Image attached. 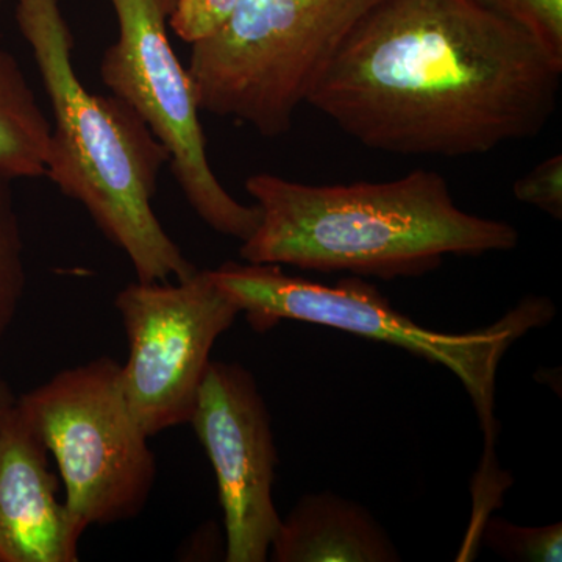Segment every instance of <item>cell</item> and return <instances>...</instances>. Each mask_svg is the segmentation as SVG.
Instances as JSON below:
<instances>
[{"instance_id": "5bb4252c", "label": "cell", "mask_w": 562, "mask_h": 562, "mask_svg": "<svg viewBox=\"0 0 562 562\" xmlns=\"http://www.w3.org/2000/svg\"><path fill=\"white\" fill-rule=\"evenodd\" d=\"M480 538L492 552L509 561L560 562L562 560V525L517 527L502 517H487Z\"/></svg>"}, {"instance_id": "9a60e30c", "label": "cell", "mask_w": 562, "mask_h": 562, "mask_svg": "<svg viewBox=\"0 0 562 562\" xmlns=\"http://www.w3.org/2000/svg\"><path fill=\"white\" fill-rule=\"evenodd\" d=\"M519 25L554 61L562 65V0H480Z\"/></svg>"}, {"instance_id": "ac0fdd59", "label": "cell", "mask_w": 562, "mask_h": 562, "mask_svg": "<svg viewBox=\"0 0 562 562\" xmlns=\"http://www.w3.org/2000/svg\"><path fill=\"white\" fill-rule=\"evenodd\" d=\"M14 405H16V401H14L13 394H11L9 384L0 375V425H2L7 414L11 412Z\"/></svg>"}, {"instance_id": "8992f818", "label": "cell", "mask_w": 562, "mask_h": 562, "mask_svg": "<svg viewBox=\"0 0 562 562\" xmlns=\"http://www.w3.org/2000/svg\"><path fill=\"white\" fill-rule=\"evenodd\" d=\"M16 405L54 454L81 531L143 512L157 464L122 390L121 364L102 357L66 369Z\"/></svg>"}, {"instance_id": "7c38bea8", "label": "cell", "mask_w": 562, "mask_h": 562, "mask_svg": "<svg viewBox=\"0 0 562 562\" xmlns=\"http://www.w3.org/2000/svg\"><path fill=\"white\" fill-rule=\"evenodd\" d=\"M52 124L36 101L20 61L0 46V176H46Z\"/></svg>"}, {"instance_id": "d6986e66", "label": "cell", "mask_w": 562, "mask_h": 562, "mask_svg": "<svg viewBox=\"0 0 562 562\" xmlns=\"http://www.w3.org/2000/svg\"><path fill=\"white\" fill-rule=\"evenodd\" d=\"M2 2H3V0H0V3H2Z\"/></svg>"}, {"instance_id": "52a82bcc", "label": "cell", "mask_w": 562, "mask_h": 562, "mask_svg": "<svg viewBox=\"0 0 562 562\" xmlns=\"http://www.w3.org/2000/svg\"><path fill=\"white\" fill-rule=\"evenodd\" d=\"M110 3L120 36L103 52V83L168 149L173 177L198 216L214 232L247 241L260 224L261 211L236 201L211 169L194 87L168 36L176 0Z\"/></svg>"}, {"instance_id": "277c9868", "label": "cell", "mask_w": 562, "mask_h": 562, "mask_svg": "<svg viewBox=\"0 0 562 562\" xmlns=\"http://www.w3.org/2000/svg\"><path fill=\"white\" fill-rule=\"evenodd\" d=\"M211 276L246 314L255 331H268L280 321L325 325L412 351L452 371L472 398L484 435L482 469L475 494L498 495L508 487L495 460L498 422L495 384L498 366L514 342L553 319L550 299L527 295L501 321L469 333H441L420 327L398 313L373 284L346 279L335 286L288 276L276 265L228 261Z\"/></svg>"}, {"instance_id": "2e32d148", "label": "cell", "mask_w": 562, "mask_h": 562, "mask_svg": "<svg viewBox=\"0 0 562 562\" xmlns=\"http://www.w3.org/2000/svg\"><path fill=\"white\" fill-rule=\"evenodd\" d=\"M238 0H176L169 25L181 41L198 44L225 27Z\"/></svg>"}, {"instance_id": "4fadbf2b", "label": "cell", "mask_w": 562, "mask_h": 562, "mask_svg": "<svg viewBox=\"0 0 562 562\" xmlns=\"http://www.w3.org/2000/svg\"><path fill=\"white\" fill-rule=\"evenodd\" d=\"M9 177L0 176V339L10 327L25 288L24 246Z\"/></svg>"}, {"instance_id": "3957f363", "label": "cell", "mask_w": 562, "mask_h": 562, "mask_svg": "<svg viewBox=\"0 0 562 562\" xmlns=\"http://www.w3.org/2000/svg\"><path fill=\"white\" fill-rule=\"evenodd\" d=\"M16 21L54 113L46 176L125 251L140 283L190 279L198 268L151 206L168 149L131 105L83 87L58 0H18Z\"/></svg>"}, {"instance_id": "6da1fadb", "label": "cell", "mask_w": 562, "mask_h": 562, "mask_svg": "<svg viewBox=\"0 0 562 562\" xmlns=\"http://www.w3.org/2000/svg\"><path fill=\"white\" fill-rule=\"evenodd\" d=\"M561 74L527 32L480 0H379L306 103L371 149L471 157L546 131Z\"/></svg>"}, {"instance_id": "e0dca14e", "label": "cell", "mask_w": 562, "mask_h": 562, "mask_svg": "<svg viewBox=\"0 0 562 562\" xmlns=\"http://www.w3.org/2000/svg\"><path fill=\"white\" fill-rule=\"evenodd\" d=\"M513 194L517 201L536 206L562 220V155H553L539 162L532 171L516 180Z\"/></svg>"}, {"instance_id": "9c48e42d", "label": "cell", "mask_w": 562, "mask_h": 562, "mask_svg": "<svg viewBox=\"0 0 562 562\" xmlns=\"http://www.w3.org/2000/svg\"><path fill=\"white\" fill-rule=\"evenodd\" d=\"M190 424L216 473L228 562H265L280 527L272 497L277 457L271 416L254 375L211 361Z\"/></svg>"}, {"instance_id": "8fae6325", "label": "cell", "mask_w": 562, "mask_h": 562, "mask_svg": "<svg viewBox=\"0 0 562 562\" xmlns=\"http://www.w3.org/2000/svg\"><path fill=\"white\" fill-rule=\"evenodd\" d=\"M276 562L401 561L368 509L339 495H303L284 519L269 552Z\"/></svg>"}, {"instance_id": "5b68a950", "label": "cell", "mask_w": 562, "mask_h": 562, "mask_svg": "<svg viewBox=\"0 0 562 562\" xmlns=\"http://www.w3.org/2000/svg\"><path fill=\"white\" fill-rule=\"evenodd\" d=\"M379 0H238L225 27L192 44L199 110L276 138L358 21Z\"/></svg>"}, {"instance_id": "ba28073f", "label": "cell", "mask_w": 562, "mask_h": 562, "mask_svg": "<svg viewBox=\"0 0 562 562\" xmlns=\"http://www.w3.org/2000/svg\"><path fill=\"white\" fill-rule=\"evenodd\" d=\"M127 333L122 390L147 436L188 424L217 338L241 314L211 269L177 284H128L114 301Z\"/></svg>"}, {"instance_id": "7a4b0ae2", "label": "cell", "mask_w": 562, "mask_h": 562, "mask_svg": "<svg viewBox=\"0 0 562 562\" xmlns=\"http://www.w3.org/2000/svg\"><path fill=\"white\" fill-rule=\"evenodd\" d=\"M246 190L261 220L239 255L255 265L392 280L435 271L447 255L482 257L519 244L516 227L465 213L447 180L422 169L330 187L255 173Z\"/></svg>"}, {"instance_id": "30bf717a", "label": "cell", "mask_w": 562, "mask_h": 562, "mask_svg": "<svg viewBox=\"0 0 562 562\" xmlns=\"http://www.w3.org/2000/svg\"><path fill=\"white\" fill-rule=\"evenodd\" d=\"M18 402V401H16ZM18 405L0 425V562H76L83 531Z\"/></svg>"}]
</instances>
